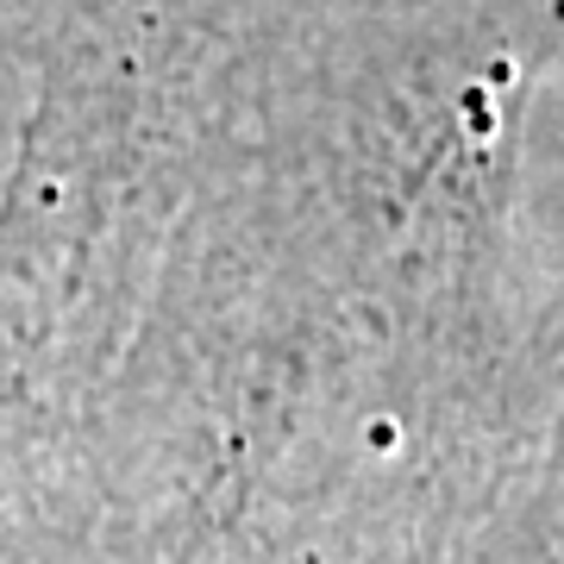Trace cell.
Listing matches in <instances>:
<instances>
[{
	"label": "cell",
	"mask_w": 564,
	"mask_h": 564,
	"mask_svg": "<svg viewBox=\"0 0 564 564\" xmlns=\"http://www.w3.org/2000/svg\"><path fill=\"white\" fill-rule=\"evenodd\" d=\"M545 564H564V433H558V458H552V552Z\"/></svg>",
	"instance_id": "6da1fadb"
}]
</instances>
